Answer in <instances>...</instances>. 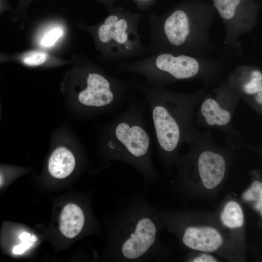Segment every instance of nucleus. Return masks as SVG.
<instances>
[{"mask_svg": "<svg viewBox=\"0 0 262 262\" xmlns=\"http://www.w3.org/2000/svg\"><path fill=\"white\" fill-rule=\"evenodd\" d=\"M243 199L246 201H256L255 208L262 213V183L259 180L254 181L251 187L243 195Z\"/></svg>", "mask_w": 262, "mask_h": 262, "instance_id": "obj_15", "label": "nucleus"}, {"mask_svg": "<svg viewBox=\"0 0 262 262\" xmlns=\"http://www.w3.org/2000/svg\"></svg>", "mask_w": 262, "mask_h": 262, "instance_id": "obj_21", "label": "nucleus"}, {"mask_svg": "<svg viewBox=\"0 0 262 262\" xmlns=\"http://www.w3.org/2000/svg\"><path fill=\"white\" fill-rule=\"evenodd\" d=\"M221 220L224 225L231 229L242 227L244 217L240 205L234 201L228 202L221 213Z\"/></svg>", "mask_w": 262, "mask_h": 262, "instance_id": "obj_13", "label": "nucleus"}, {"mask_svg": "<svg viewBox=\"0 0 262 262\" xmlns=\"http://www.w3.org/2000/svg\"><path fill=\"white\" fill-rule=\"evenodd\" d=\"M240 92L246 103L256 112L262 113V74L257 70L251 71L241 84Z\"/></svg>", "mask_w": 262, "mask_h": 262, "instance_id": "obj_12", "label": "nucleus"}, {"mask_svg": "<svg viewBox=\"0 0 262 262\" xmlns=\"http://www.w3.org/2000/svg\"><path fill=\"white\" fill-rule=\"evenodd\" d=\"M129 32L127 20L116 15H111L98 28L97 36L103 45L123 46L129 41Z\"/></svg>", "mask_w": 262, "mask_h": 262, "instance_id": "obj_7", "label": "nucleus"}, {"mask_svg": "<svg viewBox=\"0 0 262 262\" xmlns=\"http://www.w3.org/2000/svg\"><path fill=\"white\" fill-rule=\"evenodd\" d=\"M19 238L22 243L15 246L13 249L12 252L14 254H21L28 249L33 242L36 240V237L27 232H23L19 236Z\"/></svg>", "mask_w": 262, "mask_h": 262, "instance_id": "obj_18", "label": "nucleus"}, {"mask_svg": "<svg viewBox=\"0 0 262 262\" xmlns=\"http://www.w3.org/2000/svg\"><path fill=\"white\" fill-rule=\"evenodd\" d=\"M155 65L159 71L175 80L193 78L199 71L197 61L186 55L175 56L169 53H163L157 56Z\"/></svg>", "mask_w": 262, "mask_h": 262, "instance_id": "obj_6", "label": "nucleus"}, {"mask_svg": "<svg viewBox=\"0 0 262 262\" xmlns=\"http://www.w3.org/2000/svg\"><path fill=\"white\" fill-rule=\"evenodd\" d=\"M82 206L75 202L63 208L60 219V230L69 239H74L83 232L87 223V214Z\"/></svg>", "mask_w": 262, "mask_h": 262, "instance_id": "obj_9", "label": "nucleus"}, {"mask_svg": "<svg viewBox=\"0 0 262 262\" xmlns=\"http://www.w3.org/2000/svg\"><path fill=\"white\" fill-rule=\"evenodd\" d=\"M142 104L130 103L122 112L99 128L97 148L103 169L118 161L136 169L145 182L156 176L151 157V140Z\"/></svg>", "mask_w": 262, "mask_h": 262, "instance_id": "obj_2", "label": "nucleus"}, {"mask_svg": "<svg viewBox=\"0 0 262 262\" xmlns=\"http://www.w3.org/2000/svg\"><path fill=\"white\" fill-rule=\"evenodd\" d=\"M182 242L192 249L203 252H213L222 244L220 233L211 227H190L184 232Z\"/></svg>", "mask_w": 262, "mask_h": 262, "instance_id": "obj_8", "label": "nucleus"}, {"mask_svg": "<svg viewBox=\"0 0 262 262\" xmlns=\"http://www.w3.org/2000/svg\"><path fill=\"white\" fill-rule=\"evenodd\" d=\"M49 58V55L45 52L33 50L24 54L21 58L23 64L30 66H37L45 63Z\"/></svg>", "mask_w": 262, "mask_h": 262, "instance_id": "obj_17", "label": "nucleus"}, {"mask_svg": "<svg viewBox=\"0 0 262 262\" xmlns=\"http://www.w3.org/2000/svg\"><path fill=\"white\" fill-rule=\"evenodd\" d=\"M140 89L151 113L159 152L167 163H170L182 144H190L201 132L194 119L202 98L144 85Z\"/></svg>", "mask_w": 262, "mask_h": 262, "instance_id": "obj_3", "label": "nucleus"}, {"mask_svg": "<svg viewBox=\"0 0 262 262\" xmlns=\"http://www.w3.org/2000/svg\"><path fill=\"white\" fill-rule=\"evenodd\" d=\"M71 146H60L56 148L50 156L48 170L54 178H66L76 171L78 164V155L76 150Z\"/></svg>", "mask_w": 262, "mask_h": 262, "instance_id": "obj_10", "label": "nucleus"}, {"mask_svg": "<svg viewBox=\"0 0 262 262\" xmlns=\"http://www.w3.org/2000/svg\"><path fill=\"white\" fill-rule=\"evenodd\" d=\"M155 217L143 193L123 203L103 221L106 242L100 260L138 262L150 259L158 231Z\"/></svg>", "mask_w": 262, "mask_h": 262, "instance_id": "obj_1", "label": "nucleus"}, {"mask_svg": "<svg viewBox=\"0 0 262 262\" xmlns=\"http://www.w3.org/2000/svg\"><path fill=\"white\" fill-rule=\"evenodd\" d=\"M64 34V29L61 26L52 25L41 35L39 40V45L43 48H51L56 44Z\"/></svg>", "mask_w": 262, "mask_h": 262, "instance_id": "obj_14", "label": "nucleus"}, {"mask_svg": "<svg viewBox=\"0 0 262 262\" xmlns=\"http://www.w3.org/2000/svg\"><path fill=\"white\" fill-rule=\"evenodd\" d=\"M164 29L169 42L178 46L185 41L190 32L189 22L186 13L181 10L174 11L165 20Z\"/></svg>", "mask_w": 262, "mask_h": 262, "instance_id": "obj_11", "label": "nucleus"}, {"mask_svg": "<svg viewBox=\"0 0 262 262\" xmlns=\"http://www.w3.org/2000/svg\"><path fill=\"white\" fill-rule=\"evenodd\" d=\"M213 2L220 16L229 20L233 17L240 0H213Z\"/></svg>", "mask_w": 262, "mask_h": 262, "instance_id": "obj_16", "label": "nucleus"}, {"mask_svg": "<svg viewBox=\"0 0 262 262\" xmlns=\"http://www.w3.org/2000/svg\"><path fill=\"white\" fill-rule=\"evenodd\" d=\"M4 180V175L2 170L0 169V187L3 184Z\"/></svg>", "mask_w": 262, "mask_h": 262, "instance_id": "obj_20", "label": "nucleus"}, {"mask_svg": "<svg viewBox=\"0 0 262 262\" xmlns=\"http://www.w3.org/2000/svg\"><path fill=\"white\" fill-rule=\"evenodd\" d=\"M238 101L239 97L235 94H218L202 98L195 112L196 124L222 132L226 144L231 148H243L245 143L232 123Z\"/></svg>", "mask_w": 262, "mask_h": 262, "instance_id": "obj_5", "label": "nucleus"}, {"mask_svg": "<svg viewBox=\"0 0 262 262\" xmlns=\"http://www.w3.org/2000/svg\"><path fill=\"white\" fill-rule=\"evenodd\" d=\"M193 262H215L217 261L211 256L207 254H202L196 258Z\"/></svg>", "mask_w": 262, "mask_h": 262, "instance_id": "obj_19", "label": "nucleus"}, {"mask_svg": "<svg viewBox=\"0 0 262 262\" xmlns=\"http://www.w3.org/2000/svg\"><path fill=\"white\" fill-rule=\"evenodd\" d=\"M71 89L72 104L79 113L112 115L127 101L128 86L96 68L75 71Z\"/></svg>", "mask_w": 262, "mask_h": 262, "instance_id": "obj_4", "label": "nucleus"}]
</instances>
